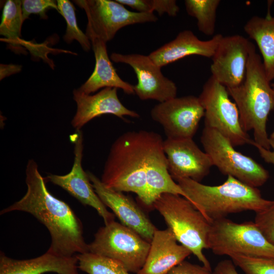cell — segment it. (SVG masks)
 Returning a JSON list of instances; mask_svg holds the SVG:
<instances>
[{"mask_svg": "<svg viewBox=\"0 0 274 274\" xmlns=\"http://www.w3.org/2000/svg\"><path fill=\"white\" fill-rule=\"evenodd\" d=\"M132 8L140 13L155 11L159 16L166 13L173 17L177 15L180 10L175 0H135Z\"/></svg>", "mask_w": 274, "mask_h": 274, "instance_id": "cell-29", "label": "cell"}, {"mask_svg": "<svg viewBox=\"0 0 274 274\" xmlns=\"http://www.w3.org/2000/svg\"><path fill=\"white\" fill-rule=\"evenodd\" d=\"M117 89L107 87L93 95L75 89L73 97L77 109L71 124L76 130H81L89 121L104 114H112L121 118L126 116L140 117L137 112L129 110L122 104L118 96Z\"/></svg>", "mask_w": 274, "mask_h": 274, "instance_id": "cell-17", "label": "cell"}, {"mask_svg": "<svg viewBox=\"0 0 274 274\" xmlns=\"http://www.w3.org/2000/svg\"><path fill=\"white\" fill-rule=\"evenodd\" d=\"M200 142L213 165L223 175L256 188L268 180L269 175L265 168L251 157L237 151L229 140L219 131L204 126Z\"/></svg>", "mask_w": 274, "mask_h": 274, "instance_id": "cell-8", "label": "cell"}, {"mask_svg": "<svg viewBox=\"0 0 274 274\" xmlns=\"http://www.w3.org/2000/svg\"><path fill=\"white\" fill-rule=\"evenodd\" d=\"M111 59L116 63L128 64L133 70L138 79L133 86L134 94L140 99L162 102L177 97L176 84L164 76L161 67L149 55L113 53Z\"/></svg>", "mask_w": 274, "mask_h": 274, "instance_id": "cell-12", "label": "cell"}, {"mask_svg": "<svg viewBox=\"0 0 274 274\" xmlns=\"http://www.w3.org/2000/svg\"><path fill=\"white\" fill-rule=\"evenodd\" d=\"M227 89L237 107L243 129L247 132L252 130L254 142L270 149L266 123L270 111L274 109V89L254 44L250 51L243 82Z\"/></svg>", "mask_w": 274, "mask_h": 274, "instance_id": "cell-3", "label": "cell"}, {"mask_svg": "<svg viewBox=\"0 0 274 274\" xmlns=\"http://www.w3.org/2000/svg\"><path fill=\"white\" fill-rule=\"evenodd\" d=\"M163 147L168 170L176 182L187 178L200 182L213 166L209 155L200 149L192 138H166Z\"/></svg>", "mask_w": 274, "mask_h": 274, "instance_id": "cell-15", "label": "cell"}, {"mask_svg": "<svg viewBox=\"0 0 274 274\" xmlns=\"http://www.w3.org/2000/svg\"><path fill=\"white\" fill-rule=\"evenodd\" d=\"M73 2L86 14L88 23L86 35L95 37L106 43L112 40L120 29L126 26L158 20L153 13L129 11L116 0Z\"/></svg>", "mask_w": 274, "mask_h": 274, "instance_id": "cell-10", "label": "cell"}, {"mask_svg": "<svg viewBox=\"0 0 274 274\" xmlns=\"http://www.w3.org/2000/svg\"><path fill=\"white\" fill-rule=\"evenodd\" d=\"M254 222L266 238L274 245V200L265 210L256 213Z\"/></svg>", "mask_w": 274, "mask_h": 274, "instance_id": "cell-31", "label": "cell"}, {"mask_svg": "<svg viewBox=\"0 0 274 274\" xmlns=\"http://www.w3.org/2000/svg\"><path fill=\"white\" fill-rule=\"evenodd\" d=\"M177 183L187 198L210 222L226 218L230 214L244 211L256 213L267 208L272 200L263 198L259 190L228 176L222 184L210 186L190 179Z\"/></svg>", "mask_w": 274, "mask_h": 274, "instance_id": "cell-4", "label": "cell"}, {"mask_svg": "<svg viewBox=\"0 0 274 274\" xmlns=\"http://www.w3.org/2000/svg\"><path fill=\"white\" fill-rule=\"evenodd\" d=\"M21 66L14 64H1V80L4 77L10 76L13 74L18 73L21 71Z\"/></svg>", "mask_w": 274, "mask_h": 274, "instance_id": "cell-35", "label": "cell"}, {"mask_svg": "<svg viewBox=\"0 0 274 274\" xmlns=\"http://www.w3.org/2000/svg\"><path fill=\"white\" fill-rule=\"evenodd\" d=\"M252 45L241 35L222 36L212 58V77L226 88L241 85L245 78Z\"/></svg>", "mask_w": 274, "mask_h": 274, "instance_id": "cell-14", "label": "cell"}, {"mask_svg": "<svg viewBox=\"0 0 274 274\" xmlns=\"http://www.w3.org/2000/svg\"><path fill=\"white\" fill-rule=\"evenodd\" d=\"M178 242L170 228L157 229L150 242L146 262L136 274H167L192 254L188 248Z\"/></svg>", "mask_w": 274, "mask_h": 274, "instance_id": "cell-18", "label": "cell"}, {"mask_svg": "<svg viewBox=\"0 0 274 274\" xmlns=\"http://www.w3.org/2000/svg\"><path fill=\"white\" fill-rule=\"evenodd\" d=\"M225 86L211 77L198 98L204 110L205 126L227 138L232 145H252L253 140L243 129L236 104L231 101Z\"/></svg>", "mask_w": 274, "mask_h": 274, "instance_id": "cell-9", "label": "cell"}, {"mask_svg": "<svg viewBox=\"0 0 274 274\" xmlns=\"http://www.w3.org/2000/svg\"><path fill=\"white\" fill-rule=\"evenodd\" d=\"M89 39L95 59L92 74L78 89L90 94L100 88L111 87L121 89L128 94H134L133 85L123 80L117 73L109 57L106 43L93 36Z\"/></svg>", "mask_w": 274, "mask_h": 274, "instance_id": "cell-21", "label": "cell"}, {"mask_svg": "<svg viewBox=\"0 0 274 274\" xmlns=\"http://www.w3.org/2000/svg\"><path fill=\"white\" fill-rule=\"evenodd\" d=\"M58 11L57 2L53 0H23L22 11L23 21L32 14H38L42 19H47V11L50 9Z\"/></svg>", "mask_w": 274, "mask_h": 274, "instance_id": "cell-30", "label": "cell"}, {"mask_svg": "<svg viewBox=\"0 0 274 274\" xmlns=\"http://www.w3.org/2000/svg\"><path fill=\"white\" fill-rule=\"evenodd\" d=\"M222 36L216 34L211 39L203 41L191 30H184L174 40L151 52L149 56L161 68L191 55L212 58Z\"/></svg>", "mask_w": 274, "mask_h": 274, "instance_id": "cell-19", "label": "cell"}, {"mask_svg": "<svg viewBox=\"0 0 274 274\" xmlns=\"http://www.w3.org/2000/svg\"><path fill=\"white\" fill-rule=\"evenodd\" d=\"M208 248L218 256L242 255L274 258V245L264 236L254 222L241 223L226 218L211 223Z\"/></svg>", "mask_w": 274, "mask_h": 274, "instance_id": "cell-6", "label": "cell"}, {"mask_svg": "<svg viewBox=\"0 0 274 274\" xmlns=\"http://www.w3.org/2000/svg\"><path fill=\"white\" fill-rule=\"evenodd\" d=\"M87 174L97 195L112 210L121 223L150 243L157 228L136 202L122 192L106 187L92 173L87 172Z\"/></svg>", "mask_w": 274, "mask_h": 274, "instance_id": "cell-16", "label": "cell"}, {"mask_svg": "<svg viewBox=\"0 0 274 274\" xmlns=\"http://www.w3.org/2000/svg\"><path fill=\"white\" fill-rule=\"evenodd\" d=\"M271 86H272V88L274 89V83L271 84Z\"/></svg>", "mask_w": 274, "mask_h": 274, "instance_id": "cell-37", "label": "cell"}, {"mask_svg": "<svg viewBox=\"0 0 274 274\" xmlns=\"http://www.w3.org/2000/svg\"><path fill=\"white\" fill-rule=\"evenodd\" d=\"M163 143L161 138L154 145L149 158L146 170L147 198L144 203L149 207H152L156 199L164 193L180 195L188 199L169 173Z\"/></svg>", "mask_w": 274, "mask_h": 274, "instance_id": "cell-22", "label": "cell"}, {"mask_svg": "<svg viewBox=\"0 0 274 274\" xmlns=\"http://www.w3.org/2000/svg\"><path fill=\"white\" fill-rule=\"evenodd\" d=\"M88 248L89 252L114 259L129 272L136 274L146 262L150 243L114 221L98 229Z\"/></svg>", "mask_w": 274, "mask_h": 274, "instance_id": "cell-7", "label": "cell"}, {"mask_svg": "<svg viewBox=\"0 0 274 274\" xmlns=\"http://www.w3.org/2000/svg\"><path fill=\"white\" fill-rule=\"evenodd\" d=\"M161 138L156 132L144 130L127 131L119 136L110 148L101 182L116 191L135 193L144 204L149 158Z\"/></svg>", "mask_w": 274, "mask_h": 274, "instance_id": "cell-2", "label": "cell"}, {"mask_svg": "<svg viewBox=\"0 0 274 274\" xmlns=\"http://www.w3.org/2000/svg\"><path fill=\"white\" fill-rule=\"evenodd\" d=\"M235 265L245 274H274V258L232 255L229 256Z\"/></svg>", "mask_w": 274, "mask_h": 274, "instance_id": "cell-28", "label": "cell"}, {"mask_svg": "<svg viewBox=\"0 0 274 274\" xmlns=\"http://www.w3.org/2000/svg\"><path fill=\"white\" fill-rule=\"evenodd\" d=\"M152 207L163 217L178 242L188 248L202 265L212 270L203 252L204 249H208L211 223L201 212L184 197L168 193L159 196Z\"/></svg>", "mask_w": 274, "mask_h": 274, "instance_id": "cell-5", "label": "cell"}, {"mask_svg": "<svg viewBox=\"0 0 274 274\" xmlns=\"http://www.w3.org/2000/svg\"><path fill=\"white\" fill-rule=\"evenodd\" d=\"M78 267L88 274H130L118 261L90 252L75 255Z\"/></svg>", "mask_w": 274, "mask_h": 274, "instance_id": "cell-26", "label": "cell"}, {"mask_svg": "<svg viewBox=\"0 0 274 274\" xmlns=\"http://www.w3.org/2000/svg\"><path fill=\"white\" fill-rule=\"evenodd\" d=\"M167 274H213L210 270L203 265L193 264L184 260L174 267Z\"/></svg>", "mask_w": 274, "mask_h": 274, "instance_id": "cell-32", "label": "cell"}, {"mask_svg": "<svg viewBox=\"0 0 274 274\" xmlns=\"http://www.w3.org/2000/svg\"><path fill=\"white\" fill-rule=\"evenodd\" d=\"M269 145L272 150L262 147L255 143L254 140L251 145L254 146L257 149L261 157L265 162L271 163L274 165V140L269 138Z\"/></svg>", "mask_w": 274, "mask_h": 274, "instance_id": "cell-33", "label": "cell"}, {"mask_svg": "<svg viewBox=\"0 0 274 274\" xmlns=\"http://www.w3.org/2000/svg\"><path fill=\"white\" fill-rule=\"evenodd\" d=\"M220 0H185L186 11L194 17L199 31L211 36L214 34L216 23L217 10Z\"/></svg>", "mask_w": 274, "mask_h": 274, "instance_id": "cell-24", "label": "cell"}, {"mask_svg": "<svg viewBox=\"0 0 274 274\" xmlns=\"http://www.w3.org/2000/svg\"><path fill=\"white\" fill-rule=\"evenodd\" d=\"M213 274H238L231 260L225 259L218 262L213 271Z\"/></svg>", "mask_w": 274, "mask_h": 274, "instance_id": "cell-34", "label": "cell"}, {"mask_svg": "<svg viewBox=\"0 0 274 274\" xmlns=\"http://www.w3.org/2000/svg\"><path fill=\"white\" fill-rule=\"evenodd\" d=\"M56 2L58 12L64 18L66 23V30L63 40L68 44L76 40L84 51L88 52L92 47L91 43L86 33L82 32L77 24L74 5L68 0H58Z\"/></svg>", "mask_w": 274, "mask_h": 274, "instance_id": "cell-27", "label": "cell"}, {"mask_svg": "<svg viewBox=\"0 0 274 274\" xmlns=\"http://www.w3.org/2000/svg\"><path fill=\"white\" fill-rule=\"evenodd\" d=\"M23 22L22 1H7L3 10L0 25L1 35L6 38L10 44L17 45L21 37Z\"/></svg>", "mask_w": 274, "mask_h": 274, "instance_id": "cell-25", "label": "cell"}, {"mask_svg": "<svg viewBox=\"0 0 274 274\" xmlns=\"http://www.w3.org/2000/svg\"><path fill=\"white\" fill-rule=\"evenodd\" d=\"M76 256L66 257L49 252L29 259H16L0 253V274H79Z\"/></svg>", "mask_w": 274, "mask_h": 274, "instance_id": "cell-20", "label": "cell"}, {"mask_svg": "<svg viewBox=\"0 0 274 274\" xmlns=\"http://www.w3.org/2000/svg\"><path fill=\"white\" fill-rule=\"evenodd\" d=\"M150 114L162 126L167 139L193 138L204 110L198 97L187 95L159 102Z\"/></svg>", "mask_w": 274, "mask_h": 274, "instance_id": "cell-11", "label": "cell"}, {"mask_svg": "<svg viewBox=\"0 0 274 274\" xmlns=\"http://www.w3.org/2000/svg\"><path fill=\"white\" fill-rule=\"evenodd\" d=\"M25 176L26 193L19 200L2 210L0 214L22 211L32 215L50 233L49 252L72 257L89 252L81 221L66 203L49 192L46 180L41 176L34 160H28Z\"/></svg>", "mask_w": 274, "mask_h": 274, "instance_id": "cell-1", "label": "cell"}, {"mask_svg": "<svg viewBox=\"0 0 274 274\" xmlns=\"http://www.w3.org/2000/svg\"><path fill=\"white\" fill-rule=\"evenodd\" d=\"M74 144V160L71 170L64 175L49 174L46 180L56 185L76 198L82 204L94 208L104 220L105 225L115 221V215L109 212L95 192L87 172L82 166L83 136L81 130L71 136Z\"/></svg>", "mask_w": 274, "mask_h": 274, "instance_id": "cell-13", "label": "cell"}, {"mask_svg": "<svg viewBox=\"0 0 274 274\" xmlns=\"http://www.w3.org/2000/svg\"><path fill=\"white\" fill-rule=\"evenodd\" d=\"M244 29L256 42L266 76L271 82L274 79V16H254L246 22Z\"/></svg>", "mask_w": 274, "mask_h": 274, "instance_id": "cell-23", "label": "cell"}, {"mask_svg": "<svg viewBox=\"0 0 274 274\" xmlns=\"http://www.w3.org/2000/svg\"><path fill=\"white\" fill-rule=\"evenodd\" d=\"M269 138L272 140H274V131L273 132L270 134Z\"/></svg>", "mask_w": 274, "mask_h": 274, "instance_id": "cell-36", "label": "cell"}]
</instances>
